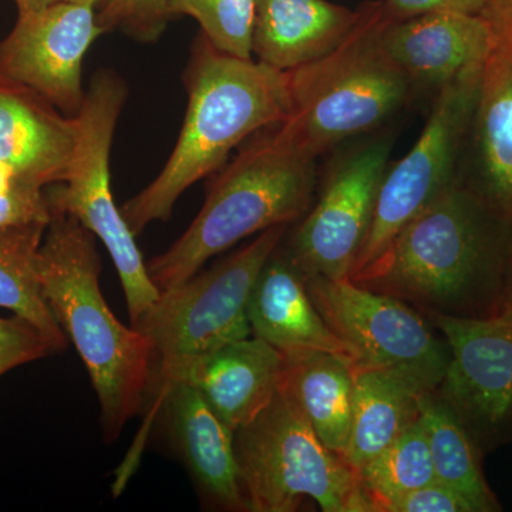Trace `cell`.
<instances>
[{
	"label": "cell",
	"mask_w": 512,
	"mask_h": 512,
	"mask_svg": "<svg viewBox=\"0 0 512 512\" xmlns=\"http://www.w3.org/2000/svg\"><path fill=\"white\" fill-rule=\"evenodd\" d=\"M481 73L460 77L436 93L419 140L406 156L387 167L372 225L350 278L372 264L417 214L454 183V167L473 120Z\"/></svg>",
	"instance_id": "obj_10"
},
{
	"label": "cell",
	"mask_w": 512,
	"mask_h": 512,
	"mask_svg": "<svg viewBox=\"0 0 512 512\" xmlns=\"http://www.w3.org/2000/svg\"><path fill=\"white\" fill-rule=\"evenodd\" d=\"M487 262L478 202L454 181L350 281L450 315L476 289Z\"/></svg>",
	"instance_id": "obj_6"
},
{
	"label": "cell",
	"mask_w": 512,
	"mask_h": 512,
	"mask_svg": "<svg viewBox=\"0 0 512 512\" xmlns=\"http://www.w3.org/2000/svg\"><path fill=\"white\" fill-rule=\"evenodd\" d=\"M234 443L248 511L293 512L312 498L325 512H376L359 471L323 444L282 390Z\"/></svg>",
	"instance_id": "obj_5"
},
{
	"label": "cell",
	"mask_w": 512,
	"mask_h": 512,
	"mask_svg": "<svg viewBox=\"0 0 512 512\" xmlns=\"http://www.w3.org/2000/svg\"><path fill=\"white\" fill-rule=\"evenodd\" d=\"M420 420L429 441L436 480L466 497L477 512L493 511V495L485 484L463 423L453 409L433 393H426L421 397Z\"/></svg>",
	"instance_id": "obj_24"
},
{
	"label": "cell",
	"mask_w": 512,
	"mask_h": 512,
	"mask_svg": "<svg viewBox=\"0 0 512 512\" xmlns=\"http://www.w3.org/2000/svg\"><path fill=\"white\" fill-rule=\"evenodd\" d=\"M285 231L286 225L266 229L208 271L161 292L131 325L150 342L154 357L167 362L205 355L251 336L249 298Z\"/></svg>",
	"instance_id": "obj_8"
},
{
	"label": "cell",
	"mask_w": 512,
	"mask_h": 512,
	"mask_svg": "<svg viewBox=\"0 0 512 512\" xmlns=\"http://www.w3.org/2000/svg\"><path fill=\"white\" fill-rule=\"evenodd\" d=\"M56 353L46 336L19 316L0 318V367L6 373Z\"/></svg>",
	"instance_id": "obj_29"
},
{
	"label": "cell",
	"mask_w": 512,
	"mask_h": 512,
	"mask_svg": "<svg viewBox=\"0 0 512 512\" xmlns=\"http://www.w3.org/2000/svg\"><path fill=\"white\" fill-rule=\"evenodd\" d=\"M79 124L22 84L0 79V163L40 187L63 183Z\"/></svg>",
	"instance_id": "obj_18"
},
{
	"label": "cell",
	"mask_w": 512,
	"mask_h": 512,
	"mask_svg": "<svg viewBox=\"0 0 512 512\" xmlns=\"http://www.w3.org/2000/svg\"><path fill=\"white\" fill-rule=\"evenodd\" d=\"M126 97V83L119 74L109 70L94 74L76 116L79 138L69 174L63 183L50 185L46 194L53 214L76 218L106 245L119 272L133 325L161 292L111 192V144Z\"/></svg>",
	"instance_id": "obj_7"
},
{
	"label": "cell",
	"mask_w": 512,
	"mask_h": 512,
	"mask_svg": "<svg viewBox=\"0 0 512 512\" xmlns=\"http://www.w3.org/2000/svg\"><path fill=\"white\" fill-rule=\"evenodd\" d=\"M305 282L320 315L355 349L360 365L399 377L420 393L439 389L450 350L402 299L363 288L350 278L305 276Z\"/></svg>",
	"instance_id": "obj_9"
},
{
	"label": "cell",
	"mask_w": 512,
	"mask_h": 512,
	"mask_svg": "<svg viewBox=\"0 0 512 512\" xmlns=\"http://www.w3.org/2000/svg\"><path fill=\"white\" fill-rule=\"evenodd\" d=\"M384 512H477L476 507L453 488L434 481L396 498Z\"/></svg>",
	"instance_id": "obj_30"
},
{
	"label": "cell",
	"mask_w": 512,
	"mask_h": 512,
	"mask_svg": "<svg viewBox=\"0 0 512 512\" xmlns=\"http://www.w3.org/2000/svg\"><path fill=\"white\" fill-rule=\"evenodd\" d=\"M357 10L355 28L336 49L286 72L291 113L281 127L316 160L383 126L412 94L409 77L384 47L386 3L366 2Z\"/></svg>",
	"instance_id": "obj_4"
},
{
	"label": "cell",
	"mask_w": 512,
	"mask_h": 512,
	"mask_svg": "<svg viewBox=\"0 0 512 512\" xmlns=\"http://www.w3.org/2000/svg\"><path fill=\"white\" fill-rule=\"evenodd\" d=\"M52 217L45 188L0 163V228L49 225Z\"/></svg>",
	"instance_id": "obj_28"
},
{
	"label": "cell",
	"mask_w": 512,
	"mask_h": 512,
	"mask_svg": "<svg viewBox=\"0 0 512 512\" xmlns=\"http://www.w3.org/2000/svg\"><path fill=\"white\" fill-rule=\"evenodd\" d=\"M49 225L0 228V308L39 329L55 352L69 345L47 305L39 278V251Z\"/></svg>",
	"instance_id": "obj_23"
},
{
	"label": "cell",
	"mask_w": 512,
	"mask_h": 512,
	"mask_svg": "<svg viewBox=\"0 0 512 512\" xmlns=\"http://www.w3.org/2000/svg\"><path fill=\"white\" fill-rule=\"evenodd\" d=\"M188 107L180 137L161 173L121 208L134 235L167 221L191 185L221 170L231 151L291 113L288 73L221 52L204 36L184 74Z\"/></svg>",
	"instance_id": "obj_1"
},
{
	"label": "cell",
	"mask_w": 512,
	"mask_h": 512,
	"mask_svg": "<svg viewBox=\"0 0 512 512\" xmlns=\"http://www.w3.org/2000/svg\"><path fill=\"white\" fill-rule=\"evenodd\" d=\"M18 6L19 12H29V10H37L46 8L55 3H77V5H92L99 9L103 5L104 0H13Z\"/></svg>",
	"instance_id": "obj_33"
},
{
	"label": "cell",
	"mask_w": 512,
	"mask_h": 512,
	"mask_svg": "<svg viewBox=\"0 0 512 512\" xmlns=\"http://www.w3.org/2000/svg\"><path fill=\"white\" fill-rule=\"evenodd\" d=\"M355 365L325 352L284 357L279 390L291 397L326 447L345 457L352 424Z\"/></svg>",
	"instance_id": "obj_20"
},
{
	"label": "cell",
	"mask_w": 512,
	"mask_h": 512,
	"mask_svg": "<svg viewBox=\"0 0 512 512\" xmlns=\"http://www.w3.org/2000/svg\"><path fill=\"white\" fill-rule=\"evenodd\" d=\"M429 313L443 333L450 360L441 400L458 419L495 426L512 409V305L490 318Z\"/></svg>",
	"instance_id": "obj_13"
},
{
	"label": "cell",
	"mask_w": 512,
	"mask_h": 512,
	"mask_svg": "<svg viewBox=\"0 0 512 512\" xmlns=\"http://www.w3.org/2000/svg\"><path fill=\"white\" fill-rule=\"evenodd\" d=\"M511 305H512V302H511Z\"/></svg>",
	"instance_id": "obj_35"
},
{
	"label": "cell",
	"mask_w": 512,
	"mask_h": 512,
	"mask_svg": "<svg viewBox=\"0 0 512 512\" xmlns=\"http://www.w3.org/2000/svg\"><path fill=\"white\" fill-rule=\"evenodd\" d=\"M423 394L399 377L357 365L353 373L352 424L345 458L362 470L420 419Z\"/></svg>",
	"instance_id": "obj_22"
},
{
	"label": "cell",
	"mask_w": 512,
	"mask_h": 512,
	"mask_svg": "<svg viewBox=\"0 0 512 512\" xmlns=\"http://www.w3.org/2000/svg\"><path fill=\"white\" fill-rule=\"evenodd\" d=\"M359 10L329 0H254L252 56L279 70L328 55L355 28Z\"/></svg>",
	"instance_id": "obj_19"
},
{
	"label": "cell",
	"mask_w": 512,
	"mask_h": 512,
	"mask_svg": "<svg viewBox=\"0 0 512 512\" xmlns=\"http://www.w3.org/2000/svg\"><path fill=\"white\" fill-rule=\"evenodd\" d=\"M387 53L412 86L436 89L467 74L481 72L493 47L490 23L481 13H424L409 19H387L383 28Z\"/></svg>",
	"instance_id": "obj_15"
},
{
	"label": "cell",
	"mask_w": 512,
	"mask_h": 512,
	"mask_svg": "<svg viewBox=\"0 0 512 512\" xmlns=\"http://www.w3.org/2000/svg\"><path fill=\"white\" fill-rule=\"evenodd\" d=\"M5 373V370H3L2 367H0V376L5 375Z\"/></svg>",
	"instance_id": "obj_34"
},
{
	"label": "cell",
	"mask_w": 512,
	"mask_h": 512,
	"mask_svg": "<svg viewBox=\"0 0 512 512\" xmlns=\"http://www.w3.org/2000/svg\"><path fill=\"white\" fill-rule=\"evenodd\" d=\"M315 185L316 158L296 146L281 124L259 131L212 181L187 231L148 262L150 278L167 291L242 239L299 220L311 207Z\"/></svg>",
	"instance_id": "obj_3"
},
{
	"label": "cell",
	"mask_w": 512,
	"mask_h": 512,
	"mask_svg": "<svg viewBox=\"0 0 512 512\" xmlns=\"http://www.w3.org/2000/svg\"><path fill=\"white\" fill-rule=\"evenodd\" d=\"M376 512H384L396 498L434 483L433 458L421 420L397 437L386 450L360 470Z\"/></svg>",
	"instance_id": "obj_25"
},
{
	"label": "cell",
	"mask_w": 512,
	"mask_h": 512,
	"mask_svg": "<svg viewBox=\"0 0 512 512\" xmlns=\"http://www.w3.org/2000/svg\"><path fill=\"white\" fill-rule=\"evenodd\" d=\"M171 16H190L201 35L221 52L241 59L252 56L254 0H170Z\"/></svg>",
	"instance_id": "obj_26"
},
{
	"label": "cell",
	"mask_w": 512,
	"mask_h": 512,
	"mask_svg": "<svg viewBox=\"0 0 512 512\" xmlns=\"http://www.w3.org/2000/svg\"><path fill=\"white\" fill-rule=\"evenodd\" d=\"M92 5L55 3L19 12L0 42V79L22 84L69 117L82 110L83 59L103 35Z\"/></svg>",
	"instance_id": "obj_12"
},
{
	"label": "cell",
	"mask_w": 512,
	"mask_h": 512,
	"mask_svg": "<svg viewBox=\"0 0 512 512\" xmlns=\"http://www.w3.org/2000/svg\"><path fill=\"white\" fill-rule=\"evenodd\" d=\"M392 138L353 148L333 164L318 204L296 229L288 255L305 276L350 278L365 244Z\"/></svg>",
	"instance_id": "obj_11"
},
{
	"label": "cell",
	"mask_w": 512,
	"mask_h": 512,
	"mask_svg": "<svg viewBox=\"0 0 512 512\" xmlns=\"http://www.w3.org/2000/svg\"><path fill=\"white\" fill-rule=\"evenodd\" d=\"M284 356L251 335L205 355L160 362L161 383L183 382L197 389L231 429L255 419L278 393Z\"/></svg>",
	"instance_id": "obj_14"
},
{
	"label": "cell",
	"mask_w": 512,
	"mask_h": 512,
	"mask_svg": "<svg viewBox=\"0 0 512 512\" xmlns=\"http://www.w3.org/2000/svg\"><path fill=\"white\" fill-rule=\"evenodd\" d=\"M471 121L485 191L495 204L512 210V50L495 37Z\"/></svg>",
	"instance_id": "obj_21"
},
{
	"label": "cell",
	"mask_w": 512,
	"mask_h": 512,
	"mask_svg": "<svg viewBox=\"0 0 512 512\" xmlns=\"http://www.w3.org/2000/svg\"><path fill=\"white\" fill-rule=\"evenodd\" d=\"M100 272L92 232L70 215L53 214L39 251L40 284L89 372L101 426L113 441L143 407L156 357L144 335L123 325L107 305Z\"/></svg>",
	"instance_id": "obj_2"
},
{
	"label": "cell",
	"mask_w": 512,
	"mask_h": 512,
	"mask_svg": "<svg viewBox=\"0 0 512 512\" xmlns=\"http://www.w3.org/2000/svg\"><path fill=\"white\" fill-rule=\"evenodd\" d=\"M481 15L490 23L495 39L512 50V0H484Z\"/></svg>",
	"instance_id": "obj_32"
},
{
	"label": "cell",
	"mask_w": 512,
	"mask_h": 512,
	"mask_svg": "<svg viewBox=\"0 0 512 512\" xmlns=\"http://www.w3.org/2000/svg\"><path fill=\"white\" fill-rule=\"evenodd\" d=\"M173 18L170 0H104L97 23L104 32L120 30L141 42H154Z\"/></svg>",
	"instance_id": "obj_27"
},
{
	"label": "cell",
	"mask_w": 512,
	"mask_h": 512,
	"mask_svg": "<svg viewBox=\"0 0 512 512\" xmlns=\"http://www.w3.org/2000/svg\"><path fill=\"white\" fill-rule=\"evenodd\" d=\"M394 19H409L440 10L481 13L484 0H384Z\"/></svg>",
	"instance_id": "obj_31"
},
{
	"label": "cell",
	"mask_w": 512,
	"mask_h": 512,
	"mask_svg": "<svg viewBox=\"0 0 512 512\" xmlns=\"http://www.w3.org/2000/svg\"><path fill=\"white\" fill-rule=\"evenodd\" d=\"M161 393L171 440L205 503L227 511H248L234 431L190 384L163 383Z\"/></svg>",
	"instance_id": "obj_16"
},
{
	"label": "cell",
	"mask_w": 512,
	"mask_h": 512,
	"mask_svg": "<svg viewBox=\"0 0 512 512\" xmlns=\"http://www.w3.org/2000/svg\"><path fill=\"white\" fill-rule=\"evenodd\" d=\"M279 247L266 262L249 298L252 335L284 357L325 352L360 365L355 349L339 338L320 315L306 288L305 276L288 252L279 251Z\"/></svg>",
	"instance_id": "obj_17"
}]
</instances>
